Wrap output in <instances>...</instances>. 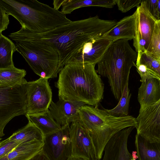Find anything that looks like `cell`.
Returning <instances> with one entry per match:
<instances>
[{
  "mask_svg": "<svg viewBox=\"0 0 160 160\" xmlns=\"http://www.w3.org/2000/svg\"><path fill=\"white\" fill-rule=\"evenodd\" d=\"M95 65L74 59L65 65L55 83L58 98L98 107L103 98L104 84Z\"/></svg>",
  "mask_w": 160,
  "mask_h": 160,
  "instance_id": "6da1fadb",
  "label": "cell"
},
{
  "mask_svg": "<svg viewBox=\"0 0 160 160\" xmlns=\"http://www.w3.org/2000/svg\"><path fill=\"white\" fill-rule=\"evenodd\" d=\"M117 22L115 20L101 19L96 15L72 21L67 24L39 33L43 39L52 43L58 49L63 68L75 57L85 43L102 36Z\"/></svg>",
  "mask_w": 160,
  "mask_h": 160,
  "instance_id": "7a4b0ae2",
  "label": "cell"
},
{
  "mask_svg": "<svg viewBox=\"0 0 160 160\" xmlns=\"http://www.w3.org/2000/svg\"><path fill=\"white\" fill-rule=\"evenodd\" d=\"M9 37L16 42L17 51L40 78L57 77L63 68L59 52L54 44L23 27Z\"/></svg>",
  "mask_w": 160,
  "mask_h": 160,
  "instance_id": "3957f363",
  "label": "cell"
},
{
  "mask_svg": "<svg viewBox=\"0 0 160 160\" xmlns=\"http://www.w3.org/2000/svg\"><path fill=\"white\" fill-rule=\"evenodd\" d=\"M137 57L128 40L119 39L112 41L97 63V72L108 78L112 92L118 101L129 80L131 68L136 66Z\"/></svg>",
  "mask_w": 160,
  "mask_h": 160,
  "instance_id": "277c9868",
  "label": "cell"
},
{
  "mask_svg": "<svg viewBox=\"0 0 160 160\" xmlns=\"http://www.w3.org/2000/svg\"><path fill=\"white\" fill-rule=\"evenodd\" d=\"M77 121L88 131L98 158H102L104 147L115 134L126 128H136V118L132 116L118 117L112 116L104 108L88 105L82 106Z\"/></svg>",
  "mask_w": 160,
  "mask_h": 160,
  "instance_id": "5b68a950",
  "label": "cell"
},
{
  "mask_svg": "<svg viewBox=\"0 0 160 160\" xmlns=\"http://www.w3.org/2000/svg\"><path fill=\"white\" fill-rule=\"evenodd\" d=\"M27 81L12 87L0 89V138L4 135V129L14 117L25 115Z\"/></svg>",
  "mask_w": 160,
  "mask_h": 160,
  "instance_id": "8992f818",
  "label": "cell"
},
{
  "mask_svg": "<svg viewBox=\"0 0 160 160\" xmlns=\"http://www.w3.org/2000/svg\"><path fill=\"white\" fill-rule=\"evenodd\" d=\"M133 13L135 35L133 46L139 56L142 52H146L158 20L148 11L142 0Z\"/></svg>",
  "mask_w": 160,
  "mask_h": 160,
  "instance_id": "52a82bcc",
  "label": "cell"
},
{
  "mask_svg": "<svg viewBox=\"0 0 160 160\" xmlns=\"http://www.w3.org/2000/svg\"><path fill=\"white\" fill-rule=\"evenodd\" d=\"M48 80L40 78L36 80L27 82V114L41 112L49 109L52 101V92Z\"/></svg>",
  "mask_w": 160,
  "mask_h": 160,
  "instance_id": "ba28073f",
  "label": "cell"
},
{
  "mask_svg": "<svg viewBox=\"0 0 160 160\" xmlns=\"http://www.w3.org/2000/svg\"><path fill=\"white\" fill-rule=\"evenodd\" d=\"M69 127L61 126L59 131L44 137L40 153L47 160H67L71 156Z\"/></svg>",
  "mask_w": 160,
  "mask_h": 160,
  "instance_id": "9c48e42d",
  "label": "cell"
},
{
  "mask_svg": "<svg viewBox=\"0 0 160 160\" xmlns=\"http://www.w3.org/2000/svg\"><path fill=\"white\" fill-rule=\"evenodd\" d=\"M137 134L151 142L160 143V100L139 112Z\"/></svg>",
  "mask_w": 160,
  "mask_h": 160,
  "instance_id": "30bf717a",
  "label": "cell"
},
{
  "mask_svg": "<svg viewBox=\"0 0 160 160\" xmlns=\"http://www.w3.org/2000/svg\"><path fill=\"white\" fill-rule=\"evenodd\" d=\"M71 155L85 160H100L88 130L79 122L72 123L69 127Z\"/></svg>",
  "mask_w": 160,
  "mask_h": 160,
  "instance_id": "8fae6325",
  "label": "cell"
},
{
  "mask_svg": "<svg viewBox=\"0 0 160 160\" xmlns=\"http://www.w3.org/2000/svg\"><path fill=\"white\" fill-rule=\"evenodd\" d=\"M134 128H126L114 135L104 147L102 160H131L132 155L128 149V141Z\"/></svg>",
  "mask_w": 160,
  "mask_h": 160,
  "instance_id": "7c38bea8",
  "label": "cell"
},
{
  "mask_svg": "<svg viewBox=\"0 0 160 160\" xmlns=\"http://www.w3.org/2000/svg\"><path fill=\"white\" fill-rule=\"evenodd\" d=\"M85 105L82 102L66 100L59 98L56 102L52 101L49 109L53 119L62 126L77 122L79 109Z\"/></svg>",
  "mask_w": 160,
  "mask_h": 160,
  "instance_id": "4fadbf2b",
  "label": "cell"
},
{
  "mask_svg": "<svg viewBox=\"0 0 160 160\" xmlns=\"http://www.w3.org/2000/svg\"><path fill=\"white\" fill-rule=\"evenodd\" d=\"M112 42V40L101 37L92 40L84 44L72 59L96 65Z\"/></svg>",
  "mask_w": 160,
  "mask_h": 160,
  "instance_id": "5bb4252c",
  "label": "cell"
},
{
  "mask_svg": "<svg viewBox=\"0 0 160 160\" xmlns=\"http://www.w3.org/2000/svg\"><path fill=\"white\" fill-rule=\"evenodd\" d=\"M138 100L140 106L139 112L160 100V80L150 78L142 82Z\"/></svg>",
  "mask_w": 160,
  "mask_h": 160,
  "instance_id": "9a60e30c",
  "label": "cell"
},
{
  "mask_svg": "<svg viewBox=\"0 0 160 160\" xmlns=\"http://www.w3.org/2000/svg\"><path fill=\"white\" fill-rule=\"evenodd\" d=\"M43 144V141L36 140L21 143L0 160H30L41 152Z\"/></svg>",
  "mask_w": 160,
  "mask_h": 160,
  "instance_id": "2e32d148",
  "label": "cell"
},
{
  "mask_svg": "<svg viewBox=\"0 0 160 160\" xmlns=\"http://www.w3.org/2000/svg\"><path fill=\"white\" fill-rule=\"evenodd\" d=\"M134 35V15L133 13L118 22L114 27L101 37L112 41L119 39L129 40L133 39Z\"/></svg>",
  "mask_w": 160,
  "mask_h": 160,
  "instance_id": "e0dca14e",
  "label": "cell"
},
{
  "mask_svg": "<svg viewBox=\"0 0 160 160\" xmlns=\"http://www.w3.org/2000/svg\"><path fill=\"white\" fill-rule=\"evenodd\" d=\"M45 136L59 131L61 126L53 119L49 109L38 113L27 114L25 115Z\"/></svg>",
  "mask_w": 160,
  "mask_h": 160,
  "instance_id": "ac0fdd59",
  "label": "cell"
},
{
  "mask_svg": "<svg viewBox=\"0 0 160 160\" xmlns=\"http://www.w3.org/2000/svg\"><path fill=\"white\" fill-rule=\"evenodd\" d=\"M135 145L139 160H160V143L151 142L136 134Z\"/></svg>",
  "mask_w": 160,
  "mask_h": 160,
  "instance_id": "d6986e66",
  "label": "cell"
},
{
  "mask_svg": "<svg viewBox=\"0 0 160 160\" xmlns=\"http://www.w3.org/2000/svg\"><path fill=\"white\" fill-rule=\"evenodd\" d=\"M116 4L115 0H64L61 12L66 15L78 8L88 6L112 8Z\"/></svg>",
  "mask_w": 160,
  "mask_h": 160,
  "instance_id": "ffe728a7",
  "label": "cell"
},
{
  "mask_svg": "<svg viewBox=\"0 0 160 160\" xmlns=\"http://www.w3.org/2000/svg\"><path fill=\"white\" fill-rule=\"evenodd\" d=\"M26 72L15 66L10 68L0 69V89L12 87L22 83L25 80Z\"/></svg>",
  "mask_w": 160,
  "mask_h": 160,
  "instance_id": "44dd1931",
  "label": "cell"
},
{
  "mask_svg": "<svg viewBox=\"0 0 160 160\" xmlns=\"http://www.w3.org/2000/svg\"><path fill=\"white\" fill-rule=\"evenodd\" d=\"M44 137L41 131L28 121L25 126L14 132L8 138L11 141L21 143L35 140L43 141Z\"/></svg>",
  "mask_w": 160,
  "mask_h": 160,
  "instance_id": "7402d4cb",
  "label": "cell"
},
{
  "mask_svg": "<svg viewBox=\"0 0 160 160\" xmlns=\"http://www.w3.org/2000/svg\"><path fill=\"white\" fill-rule=\"evenodd\" d=\"M17 51L16 46L9 39L0 34V69H6L14 66L13 53Z\"/></svg>",
  "mask_w": 160,
  "mask_h": 160,
  "instance_id": "603a6c76",
  "label": "cell"
},
{
  "mask_svg": "<svg viewBox=\"0 0 160 160\" xmlns=\"http://www.w3.org/2000/svg\"><path fill=\"white\" fill-rule=\"evenodd\" d=\"M131 96L128 88V80H127L121 97L117 105L110 109H104L110 114L118 117H125L128 115L129 102Z\"/></svg>",
  "mask_w": 160,
  "mask_h": 160,
  "instance_id": "cb8c5ba5",
  "label": "cell"
},
{
  "mask_svg": "<svg viewBox=\"0 0 160 160\" xmlns=\"http://www.w3.org/2000/svg\"><path fill=\"white\" fill-rule=\"evenodd\" d=\"M146 52L154 58L160 59V20H158L155 24Z\"/></svg>",
  "mask_w": 160,
  "mask_h": 160,
  "instance_id": "d4e9b609",
  "label": "cell"
},
{
  "mask_svg": "<svg viewBox=\"0 0 160 160\" xmlns=\"http://www.w3.org/2000/svg\"><path fill=\"white\" fill-rule=\"evenodd\" d=\"M143 64L160 75V59H157L146 52L137 57L136 66Z\"/></svg>",
  "mask_w": 160,
  "mask_h": 160,
  "instance_id": "484cf974",
  "label": "cell"
},
{
  "mask_svg": "<svg viewBox=\"0 0 160 160\" xmlns=\"http://www.w3.org/2000/svg\"><path fill=\"white\" fill-rule=\"evenodd\" d=\"M136 67L137 71L141 77L140 82H141L150 78H155L160 80V75L144 65L140 64L136 65Z\"/></svg>",
  "mask_w": 160,
  "mask_h": 160,
  "instance_id": "4316f807",
  "label": "cell"
},
{
  "mask_svg": "<svg viewBox=\"0 0 160 160\" xmlns=\"http://www.w3.org/2000/svg\"><path fill=\"white\" fill-rule=\"evenodd\" d=\"M146 8L157 20H160V0H142Z\"/></svg>",
  "mask_w": 160,
  "mask_h": 160,
  "instance_id": "83f0119b",
  "label": "cell"
},
{
  "mask_svg": "<svg viewBox=\"0 0 160 160\" xmlns=\"http://www.w3.org/2000/svg\"><path fill=\"white\" fill-rule=\"evenodd\" d=\"M142 0H116L118 9L122 12H126L135 7H138Z\"/></svg>",
  "mask_w": 160,
  "mask_h": 160,
  "instance_id": "f1b7e54d",
  "label": "cell"
},
{
  "mask_svg": "<svg viewBox=\"0 0 160 160\" xmlns=\"http://www.w3.org/2000/svg\"><path fill=\"white\" fill-rule=\"evenodd\" d=\"M20 143L10 140L9 138L0 143V158L8 154Z\"/></svg>",
  "mask_w": 160,
  "mask_h": 160,
  "instance_id": "f546056e",
  "label": "cell"
},
{
  "mask_svg": "<svg viewBox=\"0 0 160 160\" xmlns=\"http://www.w3.org/2000/svg\"><path fill=\"white\" fill-rule=\"evenodd\" d=\"M9 15L0 5V34L8 28L9 23Z\"/></svg>",
  "mask_w": 160,
  "mask_h": 160,
  "instance_id": "4dcf8cb0",
  "label": "cell"
},
{
  "mask_svg": "<svg viewBox=\"0 0 160 160\" xmlns=\"http://www.w3.org/2000/svg\"><path fill=\"white\" fill-rule=\"evenodd\" d=\"M63 2L64 0H53V8L57 10H58L60 7L63 4Z\"/></svg>",
  "mask_w": 160,
  "mask_h": 160,
  "instance_id": "1f68e13d",
  "label": "cell"
},
{
  "mask_svg": "<svg viewBox=\"0 0 160 160\" xmlns=\"http://www.w3.org/2000/svg\"><path fill=\"white\" fill-rule=\"evenodd\" d=\"M30 160H47L45 157L40 153L34 156Z\"/></svg>",
  "mask_w": 160,
  "mask_h": 160,
  "instance_id": "d6a6232c",
  "label": "cell"
},
{
  "mask_svg": "<svg viewBox=\"0 0 160 160\" xmlns=\"http://www.w3.org/2000/svg\"><path fill=\"white\" fill-rule=\"evenodd\" d=\"M67 160H85L84 159L71 155Z\"/></svg>",
  "mask_w": 160,
  "mask_h": 160,
  "instance_id": "836d02e7",
  "label": "cell"
},
{
  "mask_svg": "<svg viewBox=\"0 0 160 160\" xmlns=\"http://www.w3.org/2000/svg\"><path fill=\"white\" fill-rule=\"evenodd\" d=\"M132 158L131 160H136L138 158L136 151H133L132 153Z\"/></svg>",
  "mask_w": 160,
  "mask_h": 160,
  "instance_id": "e575fe53",
  "label": "cell"
},
{
  "mask_svg": "<svg viewBox=\"0 0 160 160\" xmlns=\"http://www.w3.org/2000/svg\"><path fill=\"white\" fill-rule=\"evenodd\" d=\"M1 138H0V143L1 142Z\"/></svg>",
  "mask_w": 160,
  "mask_h": 160,
  "instance_id": "d590c367",
  "label": "cell"
}]
</instances>
